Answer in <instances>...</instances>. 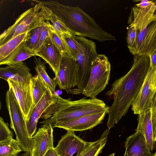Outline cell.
Returning <instances> with one entry per match:
<instances>
[{"label":"cell","instance_id":"cell-1","mask_svg":"<svg viewBox=\"0 0 156 156\" xmlns=\"http://www.w3.org/2000/svg\"><path fill=\"white\" fill-rule=\"evenodd\" d=\"M133 65L125 75L115 80L106 95L113 99L107 114V128L110 129L127 112L143 85L150 66V56L134 55Z\"/></svg>","mask_w":156,"mask_h":156},{"label":"cell","instance_id":"cell-2","mask_svg":"<svg viewBox=\"0 0 156 156\" xmlns=\"http://www.w3.org/2000/svg\"><path fill=\"white\" fill-rule=\"evenodd\" d=\"M40 2L60 17L74 35L88 37L101 42L116 40L114 36L104 30L78 6L64 5L57 1Z\"/></svg>","mask_w":156,"mask_h":156},{"label":"cell","instance_id":"cell-3","mask_svg":"<svg viewBox=\"0 0 156 156\" xmlns=\"http://www.w3.org/2000/svg\"><path fill=\"white\" fill-rule=\"evenodd\" d=\"M55 102L49 110L50 118L40 122L44 125L53 124L72 120L81 117L105 111H108L109 107L102 100L96 98L72 101L54 95Z\"/></svg>","mask_w":156,"mask_h":156},{"label":"cell","instance_id":"cell-4","mask_svg":"<svg viewBox=\"0 0 156 156\" xmlns=\"http://www.w3.org/2000/svg\"><path fill=\"white\" fill-rule=\"evenodd\" d=\"M156 9L154 2L146 8L135 5L131 9L128 23L134 24L137 30V54L150 55L156 50Z\"/></svg>","mask_w":156,"mask_h":156},{"label":"cell","instance_id":"cell-5","mask_svg":"<svg viewBox=\"0 0 156 156\" xmlns=\"http://www.w3.org/2000/svg\"><path fill=\"white\" fill-rule=\"evenodd\" d=\"M33 1L37 3L21 14L13 25L1 34L0 46L19 35L42 26L48 20V7L40 1Z\"/></svg>","mask_w":156,"mask_h":156},{"label":"cell","instance_id":"cell-6","mask_svg":"<svg viewBox=\"0 0 156 156\" xmlns=\"http://www.w3.org/2000/svg\"><path fill=\"white\" fill-rule=\"evenodd\" d=\"M6 106L10 120V126L15 132L16 140L23 151L29 152L30 154L33 143L28 131L23 113L12 90L7 91L5 95Z\"/></svg>","mask_w":156,"mask_h":156},{"label":"cell","instance_id":"cell-7","mask_svg":"<svg viewBox=\"0 0 156 156\" xmlns=\"http://www.w3.org/2000/svg\"><path fill=\"white\" fill-rule=\"evenodd\" d=\"M75 37L78 45L76 62L78 67L77 89L80 94L87 85L92 65L98 54L95 44L93 41L82 36H75Z\"/></svg>","mask_w":156,"mask_h":156},{"label":"cell","instance_id":"cell-8","mask_svg":"<svg viewBox=\"0 0 156 156\" xmlns=\"http://www.w3.org/2000/svg\"><path fill=\"white\" fill-rule=\"evenodd\" d=\"M111 66L105 55L98 54L92 65L90 77L82 94L90 98H96L108 84Z\"/></svg>","mask_w":156,"mask_h":156},{"label":"cell","instance_id":"cell-9","mask_svg":"<svg viewBox=\"0 0 156 156\" xmlns=\"http://www.w3.org/2000/svg\"><path fill=\"white\" fill-rule=\"evenodd\" d=\"M156 71L150 66L140 90L131 105L134 114H140L151 109L152 98L156 90L154 87Z\"/></svg>","mask_w":156,"mask_h":156},{"label":"cell","instance_id":"cell-10","mask_svg":"<svg viewBox=\"0 0 156 156\" xmlns=\"http://www.w3.org/2000/svg\"><path fill=\"white\" fill-rule=\"evenodd\" d=\"M53 79L60 89L66 91L77 86L78 67L76 61L67 55L62 56L58 72Z\"/></svg>","mask_w":156,"mask_h":156},{"label":"cell","instance_id":"cell-11","mask_svg":"<svg viewBox=\"0 0 156 156\" xmlns=\"http://www.w3.org/2000/svg\"><path fill=\"white\" fill-rule=\"evenodd\" d=\"M9 88L14 93L21 107L26 122L29 119L34 108L31 79L25 81L8 80Z\"/></svg>","mask_w":156,"mask_h":156},{"label":"cell","instance_id":"cell-12","mask_svg":"<svg viewBox=\"0 0 156 156\" xmlns=\"http://www.w3.org/2000/svg\"><path fill=\"white\" fill-rule=\"evenodd\" d=\"M91 142L83 140L74 131L68 130L55 148L58 156H79Z\"/></svg>","mask_w":156,"mask_h":156},{"label":"cell","instance_id":"cell-13","mask_svg":"<svg viewBox=\"0 0 156 156\" xmlns=\"http://www.w3.org/2000/svg\"><path fill=\"white\" fill-rule=\"evenodd\" d=\"M108 111L84 115L67 121L51 125L52 127H58L68 130L82 131L91 129L101 123Z\"/></svg>","mask_w":156,"mask_h":156},{"label":"cell","instance_id":"cell-14","mask_svg":"<svg viewBox=\"0 0 156 156\" xmlns=\"http://www.w3.org/2000/svg\"><path fill=\"white\" fill-rule=\"evenodd\" d=\"M53 128L50 124L43 125L32 137L33 144L30 156H44L54 148Z\"/></svg>","mask_w":156,"mask_h":156},{"label":"cell","instance_id":"cell-15","mask_svg":"<svg viewBox=\"0 0 156 156\" xmlns=\"http://www.w3.org/2000/svg\"><path fill=\"white\" fill-rule=\"evenodd\" d=\"M54 94L48 88L35 106L31 116L26 122L28 133L31 138L36 133L38 121L44 113L55 101Z\"/></svg>","mask_w":156,"mask_h":156},{"label":"cell","instance_id":"cell-16","mask_svg":"<svg viewBox=\"0 0 156 156\" xmlns=\"http://www.w3.org/2000/svg\"><path fill=\"white\" fill-rule=\"evenodd\" d=\"M124 156H154L149 149L145 139L139 131L126 139Z\"/></svg>","mask_w":156,"mask_h":156},{"label":"cell","instance_id":"cell-17","mask_svg":"<svg viewBox=\"0 0 156 156\" xmlns=\"http://www.w3.org/2000/svg\"><path fill=\"white\" fill-rule=\"evenodd\" d=\"M40 57L48 63L56 76L59 69L62 55L53 43L50 36L37 52V55Z\"/></svg>","mask_w":156,"mask_h":156},{"label":"cell","instance_id":"cell-18","mask_svg":"<svg viewBox=\"0 0 156 156\" xmlns=\"http://www.w3.org/2000/svg\"><path fill=\"white\" fill-rule=\"evenodd\" d=\"M33 76L30 69L23 62L8 65L0 68V78L7 81H25L30 80Z\"/></svg>","mask_w":156,"mask_h":156},{"label":"cell","instance_id":"cell-19","mask_svg":"<svg viewBox=\"0 0 156 156\" xmlns=\"http://www.w3.org/2000/svg\"><path fill=\"white\" fill-rule=\"evenodd\" d=\"M138 115V124L136 131H139L143 134L149 149L152 151L155 147V142L153 137L151 110Z\"/></svg>","mask_w":156,"mask_h":156},{"label":"cell","instance_id":"cell-20","mask_svg":"<svg viewBox=\"0 0 156 156\" xmlns=\"http://www.w3.org/2000/svg\"><path fill=\"white\" fill-rule=\"evenodd\" d=\"M27 41L23 42L7 57L0 61V65H8L21 62L31 56H36L37 52L27 46Z\"/></svg>","mask_w":156,"mask_h":156},{"label":"cell","instance_id":"cell-21","mask_svg":"<svg viewBox=\"0 0 156 156\" xmlns=\"http://www.w3.org/2000/svg\"><path fill=\"white\" fill-rule=\"evenodd\" d=\"M30 34V32L24 33L0 46V61L7 57L23 42L27 40Z\"/></svg>","mask_w":156,"mask_h":156},{"label":"cell","instance_id":"cell-22","mask_svg":"<svg viewBox=\"0 0 156 156\" xmlns=\"http://www.w3.org/2000/svg\"><path fill=\"white\" fill-rule=\"evenodd\" d=\"M109 130L106 129L98 140L91 142L79 156H98L106 143Z\"/></svg>","mask_w":156,"mask_h":156},{"label":"cell","instance_id":"cell-23","mask_svg":"<svg viewBox=\"0 0 156 156\" xmlns=\"http://www.w3.org/2000/svg\"><path fill=\"white\" fill-rule=\"evenodd\" d=\"M35 64V69L37 75L45 83L51 92L55 94V89L57 85L54 79L51 78L47 74L46 71L45 64L40 58L35 57L34 59Z\"/></svg>","mask_w":156,"mask_h":156},{"label":"cell","instance_id":"cell-24","mask_svg":"<svg viewBox=\"0 0 156 156\" xmlns=\"http://www.w3.org/2000/svg\"><path fill=\"white\" fill-rule=\"evenodd\" d=\"M31 82L32 92L35 106L48 88L44 81L37 75L33 76L31 79Z\"/></svg>","mask_w":156,"mask_h":156},{"label":"cell","instance_id":"cell-25","mask_svg":"<svg viewBox=\"0 0 156 156\" xmlns=\"http://www.w3.org/2000/svg\"><path fill=\"white\" fill-rule=\"evenodd\" d=\"M48 8V20L51 22V24L56 33L61 37H63V35L64 34L74 35L66 26L62 19Z\"/></svg>","mask_w":156,"mask_h":156},{"label":"cell","instance_id":"cell-26","mask_svg":"<svg viewBox=\"0 0 156 156\" xmlns=\"http://www.w3.org/2000/svg\"><path fill=\"white\" fill-rule=\"evenodd\" d=\"M23 151L16 139L0 143V156H17Z\"/></svg>","mask_w":156,"mask_h":156},{"label":"cell","instance_id":"cell-27","mask_svg":"<svg viewBox=\"0 0 156 156\" xmlns=\"http://www.w3.org/2000/svg\"><path fill=\"white\" fill-rule=\"evenodd\" d=\"M126 41L129 51L133 55H136L138 49V33L135 26L128 23Z\"/></svg>","mask_w":156,"mask_h":156},{"label":"cell","instance_id":"cell-28","mask_svg":"<svg viewBox=\"0 0 156 156\" xmlns=\"http://www.w3.org/2000/svg\"><path fill=\"white\" fill-rule=\"evenodd\" d=\"M50 37L53 43L58 49L62 56L67 55L73 58L63 35L62 37L59 36L53 28L50 34Z\"/></svg>","mask_w":156,"mask_h":156},{"label":"cell","instance_id":"cell-29","mask_svg":"<svg viewBox=\"0 0 156 156\" xmlns=\"http://www.w3.org/2000/svg\"><path fill=\"white\" fill-rule=\"evenodd\" d=\"M13 134L9 127L8 123L5 122L2 118H0V143L12 140Z\"/></svg>","mask_w":156,"mask_h":156},{"label":"cell","instance_id":"cell-30","mask_svg":"<svg viewBox=\"0 0 156 156\" xmlns=\"http://www.w3.org/2000/svg\"><path fill=\"white\" fill-rule=\"evenodd\" d=\"M45 22L42 26L35 28L30 31V34L27 41V43L28 47L31 49L34 50L38 44Z\"/></svg>","mask_w":156,"mask_h":156},{"label":"cell","instance_id":"cell-31","mask_svg":"<svg viewBox=\"0 0 156 156\" xmlns=\"http://www.w3.org/2000/svg\"><path fill=\"white\" fill-rule=\"evenodd\" d=\"M53 28V27L50 21L48 20H46L41 33L38 43L34 50L36 52L50 36Z\"/></svg>","mask_w":156,"mask_h":156},{"label":"cell","instance_id":"cell-32","mask_svg":"<svg viewBox=\"0 0 156 156\" xmlns=\"http://www.w3.org/2000/svg\"><path fill=\"white\" fill-rule=\"evenodd\" d=\"M63 37L70 49L73 58L76 61V57L78 50V43L73 34H64Z\"/></svg>","mask_w":156,"mask_h":156},{"label":"cell","instance_id":"cell-33","mask_svg":"<svg viewBox=\"0 0 156 156\" xmlns=\"http://www.w3.org/2000/svg\"><path fill=\"white\" fill-rule=\"evenodd\" d=\"M154 139L156 141V90L153 96L150 109Z\"/></svg>","mask_w":156,"mask_h":156},{"label":"cell","instance_id":"cell-34","mask_svg":"<svg viewBox=\"0 0 156 156\" xmlns=\"http://www.w3.org/2000/svg\"><path fill=\"white\" fill-rule=\"evenodd\" d=\"M150 59V66L156 70V50L149 55Z\"/></svg>","mask_w":156,"mask_h":156},{"label":"cell","instance_id":"cell-35","mask_svg":"<svg viewBox=\"0 0 156 156\" xmlns=\"http://www.w3.org/2000/svg\"><path fill=\"white\" fill-rule=\"evenodd\" d=\"M153 3L152 1H148L147 0H142L140 2L135 5L139 7L142 8H146L149 6Z\"/></svg>","mask_w":156,"mask_h":156},{"label":"cell","instance_id":"cell-36","mask_svg":"<svg viewBox=\"0 0 156 156\" xmlns=\"http://www.w3.org/2000/svg\"><path fill=\"white\" fill-rule=\"evenodd\" d=\"M44 156H58V155L55 147H54L48 150Z\"/></svg>","mask_w":156,"mask_h":156},{"label":"cell","instance_id":"cell-37","mask_svg":"<svg viewBox=\"0 0 156 156\" xmlns=\"http://www.w3.org/2000/svg\"><path fill=\"white\" fill-rule=\"evenodd\" d=\"M17 156H30V154L28 152H25L24 153L20 154Z\"/></svg>","mask_w":156,"mask_h":156},{"label":"cell","instance_id":"cell-38","mask_svg":"<svg viewBox=\"0 0 156 156\" xmlns=\"http://www.w3.org/2000/svg\"><path fill=\"white\" fill-rule=\"evenodd\" d=\"M154 87L156 89V71L155 72L154 78Z\"/></svg>","mask_w":156,"mask_h":156},{"label":"cell","instance_id":"cell-39","mask_svg":"<svg viewBox=\"0 0 156 156\" xmlns=\"http://www.w3.org/2000/svg\"><path fill=\"white\" fill-rule=\"evenodd\" d=\"M153 2H154V3L155 5V6H156V1L155 0H153ZM154 14L156 15V9L154 12Z\"/></svg>","mask_w":156,"mask_h":156},{"label":"cell","instance_id":"cell-40","mask_svg":"<svg viewBox=\"0 0 156 156\" xmlns=\"http://www.w3.org/2000/svg\"><path fill=\"white\" fill-rule=\"evenodd\" d=\"M108 156H115V153H113L112 154H111L109 155H108Z\"/></svg>","mask_w":156,"mask_h":156},{"label":"cell","instance_id":"cell-41","mask_svg":"<svg viewBox=\"0 0 156 156\" xmlns=\"http://www.w3.org/2000/svg\"><path fill=\"white\" fill-rule=\"evenodd\" d=\"M154 156H156V152L154 154Z\"/></svg>","mask_w":156,"mask_h":156}]
</instances>
